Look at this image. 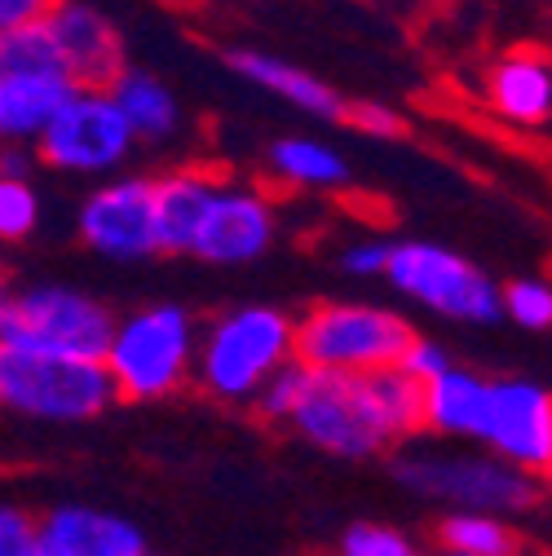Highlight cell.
<instances>
[{
	"instance_id": "5bb4252c",
	"label": "cell",
	"mask_w": 552,
	"mask_h": 556,
	"mask_svg": "<svg viewBox=\"0 0 552 556\" xmlns=\"http://www.w3.org/2000/svg\"><path fill=\"white\" fill-rule=\"evenodd\" d=\"M40 556H147V530L98 504H53L36 517Z\"/></svg>"
},
{
	"instance_id": "d6986e66",
	"label": "cell",
	"mask_w": 552,
	"mask_h": 556,
	"mask_svg": "<svg viewBox=\"0 0 552 556\" xmlns=\"http://www.w3.org/2000/svg\"><path fill=\"white\" fill-rule=\"evenodd\" d=\"M487 393L491 380L468 367H451L425 384V429L438 438L477 442L481 420H487Z\"/></svg>"
},
{
	"instance_id": "7c38bea8",
	"label": "cell",
	"mask_w": 552,
	"mask_h": 556,
	"mask_svg": "<svg viewBox=\"0 0 552 556\" xmlns=\"http://www.w3.org/2000/svg\"><path fill=\"white\" fill-rule=\"evenodd\" d=\"M45 27L76 89H111L124 76V36L89 0H58Z\"/></svg>"
},
{
	"instance_id": "6da1fadb",
	"label": "cell",
	"mask_w": 552,
	"mask_h": 556,
	"mask_svg": "<svg viewBox=\"0 0 552 556\" xmlns=\"http://www.w3.org/2000/svg\"><path fill=\"white\" fill-rule=\"evenodd\" d=\"M284 429L336 459H376L425 433V384L406 371L336 376L301 367V384Z\"/></svg>"
},
{
	"instance_id": "cb8c5ba5",
	"label": "cell",
	"mask_w": 552,
	"mask_h": 556,
	"mask_svg": "<svg viewBox=\"0 0 552 556\" xmlns=\"http://www.w3.org/2000/svg\"><path fill=\"white\" fill-rule=\"evenodd\" d=\"M40 226V194L32 181L0 177V248L32 239Z\"/></svg>"
},
{
	"instance_id": "44dd1931",
	"label": "cell",
	"mask_w": 552,
	"mask_h": 556,
	"mask_svg": "<svg viewBox=\"0 0 552 556\" xmlns=\"http://www.w3.org/2000/svg\"><path fill=\"white\" fill-rule=\"evenodd\" d=\"M269 173L288 190H340L350 186V164L344 155L318 137H284L269 147Z\"/></svg>"
},
{
	"instance_id": "d6a6232c",
	"label": "cell",
	"mask_w": 552,
	"mask_h": 556,
	"mask_svg": "<svg viewBox=\"0 0 552 556\" xmlns=\"http://www.w3.org/2000/svg\"><path fill=\"white\" fill-rule=\"evenodd\" d=\"M5 327H10V292L0 288V340H5Z\"/></svg>"
},
{
	"instance_id": "d590c367",
	"label": "cell",
	"mask_w": 552,
	"mask_h": 556,
	"mask_svg": "<svg viewBox=\"0 0 552 556\" xmlns=\"http://www.w3.org/2000/svg\"><path fill=\"white\" fill-rule=\"evenodd\" d=\"M147 556H160V552H147Z\"/></svg>"
},
{
	"instance_id": "4fadbf2b",
	"label": "cell",
	"mask_w": 552,
	"mask_h": 556,
	"mask_svg": "<svg viewBox=\"0 0 552 556\" xmlns=\"http://www.w3.org/2000/svg\"><path fill=\"white\" fill-rule=\"evenodd\" d=\"M269 243H274V199L261 186L222 181L209 213H203L190 256L209 265H248Z\"/></svg>"
},
{
	"instance_id": "f546056e",
	"label": "cell",
	"mask_w": 552,
	"mask_h": 556,
	"mask_svg": "<svg viewBox=\"0 0 552 556\" xmlns=\"http://www.w3.org/2000/svg\"><path fill=\"white\" fill-rule=\"evenodd\" d=\"M389 252H393V243H385V239H363V243H350V248H344L340 265L350 269V274H359V278H385V269H389Z\"/></svg>"
},
{
	"instance_id": "ac0fdd59",
	"label": "cell",
	"mask_w": 552,
	"mask_h": 556,
	"mask_svg": "<svg viewBox=\"0 0 552 556\" xmlns=\"http://www.w3.org/2000/svg\"><path fill=\"white\" fill-rule=\"evenodd\" d=\"M72 80L62 76H18L0 80V147H36L49 119L72 98Z\"/></svg>"
},
{
	"instance_id": "5b68a950",
	"label": "cell",
	"mask_w": 552,
	"mask_h": 556,
	"mask_svg": "<svg viewBox=\"0 0 552 556\" xmlns=\"http://www.w3.org/2000/svg\"><path fill=\"white\" fill-rule=\"evenodd\" d=\"M115 402L102 363L45 354L18 340H0V410L36 425H85Z\"/></svg>"
},
{
	"instance_id": "277c9868",
	"label": "cell",
	"mask_w": 552,
	"mask_h": 556,
	"mask_svg": "<svg viewBox=\"0 0 552 556\" xmlns=\"http://www.w3.org/2000/svg\"><path fill=\"white\" fill-rule=\"evenodd\" d=\"M195 350L199 331L190 309L181 305H147L128 318H115L106 344V376L115 402H160L195 380Z\"/></svg>"
},
{
	"instance_id": "52a82bcc",
	"label": "cell",
	"mask_w": 552,
	"mask_h": 556,
	"mask_svg": "<svg viewBox=\"0 0 552 556\" xmlns=\"http://www.w3.org/2000/svg\"><path fill=\"white\" fill-rule=\"evenodd\" d=\"M385 278L398 296L416 301L442 318H455V323L487 327L504 314L495 278L442 243H425V239L393 243Z\"/></svg>"
},
{
	"instance_id": "484cf974",
	"label": "cell",
	"mask_w": 552,
	"mask_h": 556,
	"mask_svg": "<svg viewBox=\"0 0 552 556\" xmlns=\"http://www.w3.org/2000/svg\"><path fill=\"white\" fill-rule=\"evenodd\" d=\"M411 543L398 526H385V521H354L350 530L340 534L336 543V556H406Z\"/></svg>"
},
{
	"instance_id": "1f68e13d",
	"label": "cell",
	"mask_w": 552,
	"mask_h": 556,
	"mask_svg": "<svg viewBox=\"0 0 552 556\" xmlns=\"http://www.w3.org/2000/svg\"><path fill=\"white\" fill-rule=\"evenodd\" d=\"M36 151L32 147H0V177L10 181H32V168H36Z\"/></svg>"
},
{
	"instance_id": "8fae6325",
	"label": "cell",
	"mask_w": 552,
	"mask_h": 556,
	"mask_svg": "<svg viewBox=\"0 0 552 556\" xmlns=\"http://www.w3.org/2000/svg\"><path fill=\"white\" fill-rule=\"evenodd\" d=\"M76 235L89 252L106 261H147L155 256V199L151 177H115L98 186L76 217Z\"/></svg>"
},
{
	"instance_id": "9c48e42d",
	"label": "cell",
	"mask_w": 552,
	"mask_h": 556,
	"mask_svg": "<svg viewBox=\"0 0 552 556\" xmlns=\"http://www.w3.org/2000/svg\"><path fill=\"white\" fill-rule=\"evenodd\" d=\"M133 128L124 124L111 89H72L36 142V155L58 173L106 177L133 155Z\"/></svg>"
},
{
	"instance_id": "8992f818",
	"label": "cell",
	"mask_w": 552,
	"mask_h": 556,
	"mask_svg": "<svg viewBox=\"0 0 552 556\" xmlns=\"http://www.w3.org/2000/svg\"><path fill=\"white\" fill-rule=\"evenodd\" d=\"M411 323L367 301H323L297 318V363L336 376L393 371L411 350Z\"/></svg>"
},
{
	"instance_id": "7a4b0ae2",
	"label": "cell",
	"mask_w": 552,
	"mask_h": 556,
	"mask_svg": "<svg viewBox=\"0 0 552 556\" xmlns=\"http://www.w3.org/2000/svg\"><path fill=\"white\" fill-rule=\"evenodd\" d=\"M297 363V318L274 305H239L199 336L195 384L226 406H252L261 389Z\"/></svg>"
},
{
	"instance_id": "2e32d148",
	"label": "cell",
	"mask_w": 552,
	"mask_h": 556,
	"mask_svg": "<svg viewBox=\"0 0 552 556\" xmlns=\"http://www.w3.org/2000/svg\"><path fill=\"white\" fill-rule=\"evenodd\" d=\"M222 190V173L209 164H181L164 177H151L155 199V248L164 256H181L195 248V235L203 226L213 194Z\"/></svg>"
},
{
	"instance_id": "f1b7e54d",
	"label": "cell",
	"mask_w": 552,
	"mask_h": 556,
	"mask_svg": "<svg viewBox=\"0 0 552 556\" xmlns=\"http://www.w3.org/2000/svg\"><path fill=\"white\" fill-rule=\"evenodd\" d=\"M344 124H354L367 137H398L402 132V115L393 106H385V102H354V106H344Z\"/></svg>"
},
{
	"instance_id": "4316f807",
	"label": "cell",
	"mask_w": 552,
	"mask_h": 556,
	"mask_svg": "<svg viewBox=\"0 0 552 556\" xmlns=\"http://www.w3.org/2000/svg\"><path fill=\"white\" fill-rule=\"evenodd\" d=\"M0 556H36V513L0 500Z\"/></svg>"
},
{
	"instance_id": "e0dca14e",
	"label": "cell",
	"mask_w": 552,
	"mask_h": 556,
	"mask_svg": "<svg viewBox=\"0 0 552 556\" xmlns=\"http://www.w3.org/2000/svg\"><path fill=\"white\" fill-rule=\"evenodd\" d=\"M230 66H235V76H243L248 85H256V89H265L274 98L292 102L305 115L344 119V106H350V102H340V93L327 89L318 76L301 72V66H292L284 58H269V53H256V49H235L230 53Z\"/></svg>"
},
{
	"instance_id": "836d02e7",
	"label": "cell",
	"mask_w": 552,
	"mask_h": 556,
	"mask_svg": "<svg viewBox=\"0 0 552 556\" xmlns=\"http://www.w3.org/2000/svg\"><path fill=\"white\" fill-rule=\"evenodd\" d=\"M0 283H5V256H0Z\"/></svg>"
},
{
	"instance_id": "603a6c76",
	"label": "cell",
	"mask_w": 552,
	"mask_h": 556,
	"mask_svg": "<svg viewBox=\"0 0 552 556\" xmlns=\"http://www.w3.org/2000/svg\"><path fill=\"white\" fill-rule=\"evenodd\" d=\"M18 76H62V58L49 40V27H18L0 36V80H18Z\"/></svg>"
},
{
	"instance_id": "83f0119b",
	"label": "cell",
	"mask_w": 552,
	"mask_h": 556,
	"mask_svg": "<svg viewBox=\"0 0 552 556\" xmlns=\"http://www.w3.org/2000/svg\"><path fill=\"white\" fill-rule=\"evenodd\" d=\"M455 363H451V354L442 350L438 340H425V336H416L411 340V350L402 354V363H398V371H406L416 384H429V380H438L442 371H451Z\"/></svg>"
},
{
	"instance_id": "e575fe53",
	"label": "cell",
	"mask_w": 552,
	"mask_h": 556,
	"mask_svg": "<svg viewBox=\"0 0 552 556\" xmlns=\"http://www.w3.org/2000/svg\"><path fill=\"white\" fill-rule=\"evenodd\" d=\"M406 556H429V552H421V547H411V552H406Z\"/></svg>"
},
{
	"instance_id": "4dcf8cb0",
	"label": "cell",
	"mask_w": 552,
	"mask_h": 556,
	"mask_svg": "<svg viewBox=\"0 0 552 556\" xmlns=\"http://www.w3.org/2000/svg\"><path fill=\"white\" fill-rule=\"evenodd\" d=\"M58 10V0H0V36L18 27H40Z\"/></svg>"
},
{
	"instance_id": "3957f363",
	"label": "cell",
	"mask_w": 552,
	"mask_h": 556,
	"mask_svg": "<svg viewBox=\"0 0 552 556\" xmlns=\"http://www.w3.org/2000/svg\"><path fill=\"white\" fill-rule=\"evenodd\" d=\"M389 472L406 495L447 504L451 513L513 517L539 504V481L487 451L402 446L389 455Z\"/></svg>"
},
{
	"instance_id": "ba28073f",
	"label": "cell",
	"mask_w": 552,
	"mask_h": 556,
	"mask_svg": "<svg viewBox=\"0 0 552 556\" xmlns=\"http://www.w3.org/2000/svg\"><path fill=\"white\" fill-rule=\"evenodd\" d=\"M111 331H115V314L80 288L40 283V288H23V292L10 296L5 340L32 344V350L102 363Z\"/></svg>"
},
{
	"instance_id": "9a60e30c",
	"label": "cell",
	"mask_w": 552,
	"mask_h": 556,
	"mask_svg": "<svg viewBox=\"0 0 552 556\" xmlns=\"http://www.w3.org/2000/svg\"><path fill=\"white\" fill-rule=\"evenodd\" d=\"M487 111L509 128H548L552 124V53L548 49H509L481 76Z\"/></svg>"
},
{
	"instance_id": "d4e9b609",
	"label": "cell",
	"mask_w": 552,
	"mask_h": 556,
	"mask_svg": "<svg viewBox=\"0 0 552 556\" xmlns=\"http://www.w3.org/2000/svg\"><path fill=\"white\" fill-rule=\"evenodd\" d=\"M500 309L526 331H548L552 327V283L543 278H517V283L500 288Z\"/></svg>"
},
{
	"instance_id": "7402d4cb",
	"label": "cell",
	"mask_w": 552,
	"mask_h": 556,
	"mask_svg": "<svg viewBox=\"0 0 552 556\" xmlns=\"http://www.w3.org/2000/svg\"><path fill=\"white\" fill-rule=\"evenodd\" d=\"M442 556H526V539L509 526V517L491 513H447L438 521Z\"/></svg>"
},
{
	"instance_id": "30bf717a",
	"label": "cell",
	"mask_w": 552,
	"mask_h": 556,
	"mask_svg": "<svg viewBox=\"0 0 552 556\" xmlns=\"http://www.w3.org/2000/svg\"><path fill=\"white\" fill-rule=\"evenodd\" d=\"M477 446L530 477H552V389L535 380H491Z\"/></svg>"
},
{
	"instance_id": "ffe728a7",
	"label": "cell",
	"mask_w": 552,
	"mask_h": 556,
	"mask_svg": "<svg viewBox=\"0 0 552 556\" xmlns=\"http://www.w3.org/2000/svg\"><path fill=\"white\" fill-rule=\"evenodd\" d=\"M111 98L124 115V124L133 128V142H173L181 128V106L168 93L164 80H155L142 66H124V76L111 85Z\"/></svg>"
}]
</instances>
